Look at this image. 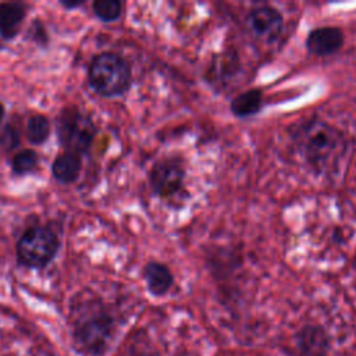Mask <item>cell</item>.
Returning <instances> with one entry per match:
<instances>
[{"label":"cell","mask_w":356,"mask_h":356,"mask_svg":"<svg viewBox=\"0 0 356 356\" xmlns=\"http://www.w3.org/2000/svg\"><path fill=\"white\" fill-rule=\"evenodd\" d=\"M296 143L306 161L320 172L335 168L346 150L343 135L323 121H310L303 125L298 132Z\"/></svg>","instance_id":"cell-1"},{"label":"cell","mask_w":356,"mask_h":356,"mask_svg":"<svg viewBox=\"0 0 356 356\" xmlns=\"http://www.w3.org/2000/svg\"><path fill=\"white\" fill-rule=\"evenodd\" d=\"M88 83L102 97L122 96L132 83L131 65L122 56L113 51L96 54L88 67Z\"/></svg>","instance_id":"cell-2"},{"label":"cell","mask_w":356,"mask_h":356,"mask_svg":"<svg viewBox=\"0 0 356 356\" xmlns=\"http://www.w3.org/2000/svg\"><path fill=\"white\" fill-rule=\"evenodd\" d=\"M56 134L58 143L65 152L83 157L89 153L97 135V127L93 120L78 107L68 106L64 107L56 118Z\"/></svg>","instance_id":"cell-3"},{"label":"cell","mask_w":356,"mask_h":356,"mask_svg":"<svg viewBox=\"0 0 356 356\" xmlns=\"http://www.w3.org/2000/svg\"><path fill=\"white\" fill-rule=\"evenodd\" d=\"M58 249L60 241L51 228L43 225L29 227L17 242V260L21 266L40 270L54 260Z\"/></svg>","instance_id":"cell-4"},{"label":"cell","mask_w":356,"mask_h":356,"mask_svg":"<svg viewBox=\"0 0 356 356\" xmlns=\"http://www.w3.org/2000/svg\"><path fill=\"white\" fill-rule=\"evenodd\" d=\"M185 168L178 157H165L153 164L149 172L152 192L160 199L171 200L184 189Z\"/></svg>","instance_id":"cell-5"},{"label":"cell","mask_w":356,"mask_h":356,"mask_svg":"<svg viewBox=\"0 0 356 356\" xmlns=\"http://www.w3.org/2000/svg\"><path fill=\"white\" fill-rule=\"evenodd\" d=\"M111 317L106 313H95L79 320L75 325V341L79 348L90 355L102 352L111 334Z\"/></svg>","instance_id":"cell-6"},{"label":"cell","mask_w":356,"mask_h":356,"mask_svg":"<svg viewBox=\"0 0 356 356\" xmlns=\"http://www.w3.org/2000/svg\"><path fill=\"white\" fill-rule=\"evenodd\" d=\"M246 24L254 36L267 42L275 40L284 28L281 13L270 6H260L250 10Z\"/></svg>","instance_id":"cell-7"},{"label":"cell","mask_w":356,"mask_h":356,"mask_svg":"<svg viewBox=\"0 0 356 356\" xmlns=\"http://www.w3.org/2000/svg\"><path fill=\"white\" fill-rule=\"evenodd\" d=\"M343 32L337 26H320L312 29L306 38V49L314 56H330L343 44Z\"/></svg>","instance_id":"cell-8"},{"label":"cell","mask_w":356,"mask_h":356,"mask_svg":"<svg viewBox=\"0 0 356 356\" xmlns=\"http://www.w3.org/2000/svg\"><path fill=\"white\" fill-rule=\"evenodd\" d=\"M26 13V4L21 1L0 3V38L3 40H13L18 36Z\"/></svg>","instance_id":"cell-9"},{"label":"cell","mask_w":356,"mask_h":356,"mask_svg":"<svg viewBox=\"0 0 356 356\" xmlns=\"http://www.w3.org/2000/svg\"><path fill=\"white\" fill-rule=\"evenodd\" d=\"M82 171V157L79 154L64 152L58 154L51 163V175L60 184L75 182Z\"/></svg>","instance_id":"cell-10"},{"label":"cell","mask_w":356,"mask_h":356,"mask_svg":"<svg viewBox=\"0 0 356 356\" xmlns=\"http://www.w3.org/2000/svg\"><path fill=\"white\" fill-rule=\"evenodd\" d=\"M143 278L149 292L154 296H161L170 291L174 277L170 268L159 261H149L143 268Z\"/></svg>","instance_id":"cell-11"},{"label":"cell","mask_w":356,"mask_h":356,"mask_svg":"<svg viewBox=\"0 0 356 356\" xmlns=\"http://www.w3.org/2000/svg\"><path fill=\"white\" fill-rule=\"evenodd\" d=\"M263 106V95L259 89H250L235 96L231 102V111L239 118L254 115Z\"/></svg>","instance_id":"cell-12"},{"label":"cell","mask_w":356,"mask_h":356,"mask_svg":"<svg viewBox=\"0 0 356 356\" xmlns=\"http://www.w3.org/2000/svg\"><path fill=\"white\" fill-rule=\"evenodd\" d=\"M25 132H26V139L29 140L31 145H35V146L43 145L49 139L51 132V125L49 118L43 114L31 115L26 121Z\"/></svg>","instance_id":"cell-13"},{"label":"cell","mask_w":356,"mask_h":356,"mask_svg":"<svg viewBox=\"0 0 356 356\" xmlns=\"http://www.w3.org/2000/svg\"><path fill=\"white\" fill-rule=\"evenodd\" d=\"M39 164V156L33 149H22L11 159V171L14 175L22 177L36 170Z\"/></svg>","instance_id":"cell-14"},{"label":"cell","mask_w":356,"mask_h":356,"mask_svg":"<svg viewBox=\"0 0 356 356\" xmlns=\"http://www.w3.org/2000/svg\"><path fill=\"white\" fill-rule=\"evenodd\" d=\"M93 14L103 22H114L122 14V3L118 0H96L92 3Z\"/></svg>","instance_id":"cell-15"},{"label":"cell","mask_w":356,"mask_h":356,"mask_svg":"<svg viewBox=\"0 0 356 356\" xmlns=\"http://www.w3.org/2000/svg\"><path fill=\"white\" fill-rule=\"evenodd\" d=\"M19 145H21L19 129L11 122L1 125L0 127V150L4 153H11L15 149H18Z\"/></svg>","instance_id":"cell-16"},{"label":"cell","mask_w":356,"mask_h":356,"mask_svg":"<svg viewBox=\"0 0 356 356\" xmlns=\"http://www.w3.org/2000/svg\"><path fill=\"white\" fill-rule=\"evenodd\" d=\"M25 38L28 40H31L32 43H35L40 49H46L50 43V36H49V32L46 29V25L39 18H36L31 22Z\"/></svg>","instance_id":"cell-17"},{"label":"cell","mask_w":356,"mask_h":356,"mask_svg":"<svg viewBox=\"0 0 356 356\" xmlns=\"http://www.w3.org/2000/svg\"><path fill=\"white\" fill-rule=\"evenodd\" d=\"M83 4H85V0H74V1L72 0H61L60 1V6L64 7L68 11L75 10V8H78V7L83 6Z\"/></svg>","instance_id":"cell-18"},{"label":"cell","mask_w":356,"mask_h":356,"mask_svg":"<svg viewBox=\"0 0 356 356\" xmlns=\"http://www.w3.org/2000/svg\"><path fill=\"white\" fill-rule=\"evenodd\" d=\"M4 114H6L4 104H3V103H0V127H1V122H3V118H4Z\"/></svg>","instance_id":"cell-19"},{"label":"cell","mask_w":356,"mask_h":356,"mask_svg":"<svg viewBox=\"0 0 356 356\" xmlns=\"http://www.w3.org/2000/svg\"><path fill=\"white\" fill-rule=\"evenodd\" d=\"M3 49H4V47H3V44L0 43V50H3Z\"/></svg>","instance_id":"cell-20"}]
</instances>
